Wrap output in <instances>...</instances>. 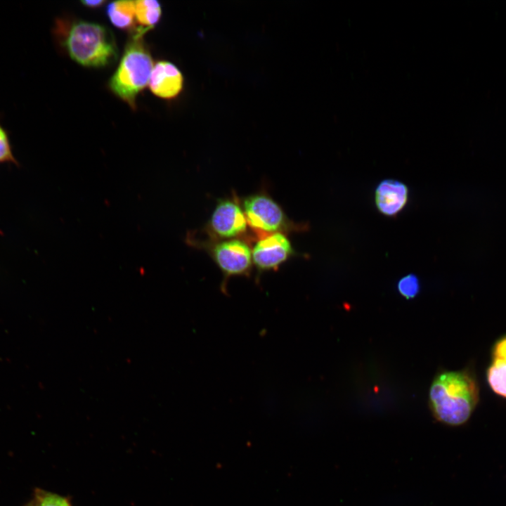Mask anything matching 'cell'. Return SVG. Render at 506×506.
<instances>
[{
	"instance_id": "obj_1",
	"label": "cell",
	"mask_w": 506,
	"mask_h": 506,
	"mask_svg": "<svg viewBox=\"0 0 506 506\" xmlns=\"http://www.w3.org/2000/svg\"><path fill=\"white\" fill-rule=\"evenodd\" d=\"M429 406L434 419L449 426L468 421L477 406V382L467 368L443 370L434 377L429 389Z\"/></svg>"
},
{
	"instance_id": "obj_2",
	"label": "cell",
	"mask_w": 506,
	"mask_h": 506,
	"mask_svg": "<svg viewBox=\"0 0 506 506\" xmlns=\"http://www.w3.org/2000/svg\"><path fill=\"white\" fill-rule=\"evenodd\" d=\"M64 46L70 57L88 67L111 65L117 58V48L111 32L105 26L80 20L69 27Z\"/></svg>"
},
{
	"instance_id": "obj_3",
	"label": "cell",
	"mask_w": 506,
	"mask_h": 506,
	"mask_svg": "<svg viewBox=\"0 0 506 506\" xmlns=\"http://www.w3.org/2000/svg\"><path fill=\"white\" fill-rule=\"evenodd\" d=\"M143 36L135 32L109 82L112 91L132 108L136 106L138 93L148 85L154 66Z\"/></svg>"
},
{
	"instance_id": "obj_4",
	"label": "cell",
	"mask_w": 506,
	"mask_h": 506,
	"mask_svg": "<svg viewBox=\"0 0 506 506\" xmlns=\"http://www.w3.org/2000/svg\"><path fill=\"white\" fill-rule=\"evenodd\" d=\"M243 212L247 222L261 231L275 232L285 226L286 219L283 209L264 195H254L245 198Z\"/></svg>"
},
{
	"instance_id": "obj_5",
	"label": "cell",
	"mask_w": 506,
	"mask_h": 506,
	"mask_svg": "<svg viewBox=\"0 0 506 506\" xmlns=\"http://www.w3.org/2000/svg\"><path fill=\"white\" fill-rule=\"evenodd\" d=\"M212 254L215 262L227 276L245 274L252 265V251L240 240H228L216 244Z\"/></svg>"
},
{
	"instance_id": "obj_6",
	"label": "cell",
	"mask_w": 506,
	"mask_h": 506,
	"mask_svg": "<svg viewBox=\"0 0 506 506\" xmlns=\"http://www.w3.org/2000/svg\"><path fill=\"white\" fill-rule=\"evenodd\" d=\"M290 240L281 233H274L259 240L252 251V261L260 270L273 269L292 253Z\"/></svg>"
},
{
	"instance_id": "obj_7",
	"label": "cell",
	"mask_w": 506,
	"mask_h": 506,
	"mask_svg": "<svg viewBox=\"0 0 506 506\" xmlns=\"http://www.w3.org/2000/svg\"><path fill=\"white\" fill-rule=\"evenodd\" d=\"M212 231L222 238H231L245 232L247 220L240 207L229 200L221 201L216 206L211 219Z\"/></svg>"
},
{
	"instance_id": "obj_8",
	"label": "cell",
	"mask_w": 506,
	"mask_h": 506,
	"mask_svg": "<svg viewBox=\"0 0 506 506\" xmlns=\"http://www.w3.org/2000/svg\"><path fill=\"white\" fill-rule=\"evenodd\" d=\"M148 86L154 95L164 99L174 98L183 89V77L173 63L159 61L153 66Z\"/></svg>"
},
{
	"instance_id": "obj_9",
	"label": "cell",
	"mask_w": 506,
	"mask_h": 506,
	"mask_svg": "<svg viewBox=\"0 0 506 506\" xmlns=\"http://www.w3.org/2000/svg\"><path fill=\"white\" fill-rule=\"evenodd\" d=\"M375 204L378 210L387 216H394L405 207L408 189L401 181L394 179L382 181L375 190Z\"/></svg>"
},
{
	"instance_id": "obj_10",
	"label": "cell",
	"mask_w": 506,
	"mask_h": 506,
	"mask_svg": "<svg viewBox=\"0 0 506 506\" xmlns=\"http://www.w3.org/2000/svg\"><path fill=\"white\" fill-rule=\"evenodd\" d=\"M486 377L491 389L496 394L506 398V335L494 344Z\"/></svg>"
},
{
	"instance_id": "obj_11",
	"label": "cell",
	"mask_w": 506,
	"mask_h": 506,
	"mask_svg": "<svg viewBox=\"0 0 506 506\" xmlns=\"http://www.w3.org/2000/svg\"><path fill=\"white\" fill-rule=\"evenodd\" d=\"M135 15L139 24L136 31L145 34L159 22L162 15L161 5L155 0L135 1Z\"/></svg>"
},
{
	"instance_id": "obj_12",
	"label": "cell",
	"mask_w": 506,
	"mask_h": 506,
	"mask_svg": "<svg viewBox=\"0 0 506 506\" xmlns=\"http://www.w3.org/2000/svg\"><path fill=\"white\" fill-rule=\"evenodd\" d=\"M107 15L112 24L119 29H129L136 20L135 1L111 2L107 7Z\"/></svg>"
},
{
	"instance_id": "obj_13",
	"label": "cell",
	"mask_w": 506,
	"mask_h": 506,
	"mask_svg": "<svg viewBox=\"0 0 506 506\" xmlns=\"http://www.w3.org/2000/svg\"><path fill=\"white\" fill-rule=\"evenodd\" d=\"M33 505L34 506H71L66 498L40 488L35 490Z\"/></svg>"
},
{
	"instance_id": "obj_14",
	"label": "cell",
	"mask_w": 506,
	"mask_h": 506,
	"mask_svg": "<svg viewBox=\"0 0 506 506\" xmlns=\"http://www.w3.org/2000/svg\"><path fill=\"white\" fill-rule=\"evenodd\" d=\"M399 294L406 299H414L420 290L418 277L415 274H408L401 278L397 283Z\"/></svg>"
},
{
	"instance_id": "obj_15",
	"label": "cell",
	"mask_w": 506,
	"mask_h": 506,
	"mask_svg": "<svg viewBox=\"0 0 506 506\" xmlns=\"http://www.w3.org/2000/svg\"><path fill=\"white\" fill-rule=\"evenodd\" d=\"M13 160V155L6 132L0 125V162Z\"/></svg>"
},
{
	"instance_id": "obj_16",
	"label": "cell",
	"mask_w": 506,
	"mask_h": 506,
	"mask_svg": "<svg viewBox=\"0 0 506 506\" xmlns=\"http://www.w3.org/2000/svg\"><path fill=\"white\" fill-rule=\"evenodd\" d=\"M82 4L86 7L91 8H96L101 6L105 1L103 0H96V1H82Z\"/></svg>"
},
{
	"instance_id": "obj_17",
	"label": "cell",
	"mask_w": 506,
	"mask_h": 506,
	"mask_svg": "<svg viewBox=\"0 0 506 506\" xmlns=\"http://www.w3.org/2000/svg\"><path fill=\"white\" fill-rule=\"evenodd\" d=\"M25 506H34V505H33V504H28L27 505H25Z\"/></svg>"
}]
</instances>
